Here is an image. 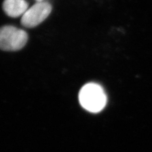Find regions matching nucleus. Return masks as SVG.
I'll list each match as a JSON object with an SVG mask.
<instances>
[{
  "instance_id": "7ed1b4c3",
  "label": "nucleus",
  "mask_w": 152,
  "mask_h": 152,
  "mask_svg": "<svg viewBox=\"0 0 152 152\" xmlns=\"http://www.w3.org/2000/svg\"><path fill=\"white\" fill-rule=\"evenodd\" d=\"M52 10L51 4L46 1L37 2L23 14L21 23L27 28L36 27L49 16Z\"/></svg>"
},
{
  "instance_id": "f03ea898",
  "label": "nucleus",
  "mask_w": 152,
  "mask_h": 152,
  "mask_svg": "<svg viewBox=\"0 0 152 152\" xmlns=\"http://www.w3.org/2000/svg\"><path fill=\"white\" fill-rule=\"evenodd\" d=\"M28 40L27 32L12 26L0 28V49L4 51H18L26 45Z\"/></svg>"
},
{
  "instance_id": "f257e3e1",
  "label": "nucleus",
  "mask_w": 152,
  "mask_h": 152,
  "mask_svg": "<svg viewBox=\"0 0 152 152\" xmlns=\"http://www.w3.org/2000/svg\"><path fill=\"white\" fill-rule=\"evenodd\" d=\"M79 99L80 105L92 113L102 111L107 104V95L103 88L94 83L84 86L79 92Z\"/></svg>"
},
{
  "instance_id": "20e7f679",
  "label": "nucleus",
  "mask_w": 152,
  "mask_h": 152,
  "mask_svg": "<svg viewBox=\"0 0 152 152\" xmlns=\"http://www.w3.org/2000/svg\"><path fill=\"white\" fill-rule=\"evenodd\" d=\"M3 9L8 16L18 17L27 10L28 3L26 0H4Z\"/></svg>"
},
{
  "instance_id": "39448f33",
  "label": "nucleus",
  "mask_w": 152,
  "mask_h": 152,
  "mask_svg": "<svg viewBox=\"0 0 152 152\" xmlns=\"http://www.w3.org/2000/svg\"><path fill=\"white\" fill-rule=\"evenodd\" d=\"M36 1H37V2H40V1H42V0H36Z\"/></svg>"
}]
</instances>
